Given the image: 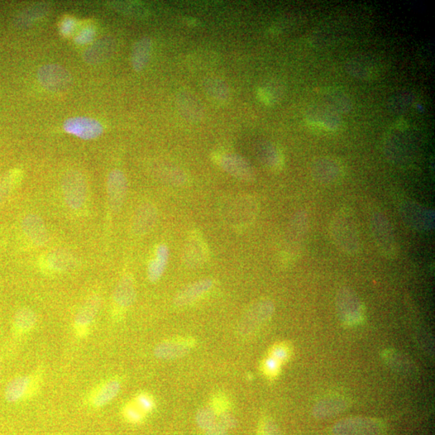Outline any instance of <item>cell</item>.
<instances>
[{
    "instance_id": "1",
    "label": "cell",
    "mask_w": 435,
    "mask_h": 435,
    "mask_svg": "<svg viewBox=\"0 0 435 435\" xmlns=\"http://www.w3.org/2000/svg\"><path fill=\"white\" fill-rule=\"evenodd\" d=\"M332 240L339 251L349 256L361 252L362 241L355 219L348 210H341L332 218L329 227Z\"/></svg>"
},
{
    "instance_id": "2",
    "label": "cell",
    "mask_w": 435,
    "mask_h": 435,
    "mask_svg": "<svg viewBox=\"0 0 435 435\" xmlns=\"http://www.w3.org/2000/svg\"><path fill=\"white\" fill-rule=\"evenodd\" d=\"M370 232L375 245L386 259L394 260L399 255V245L388 217L378 208L369 210Z\"/></svg>"
},
{
    "instance_id": "3",
    "label": "cell",
    "mask_w": 435,
    "mask_h": 435,
    "mask_svg": "<svg viewBox=\"0 0 435 435\" xmlns=\"http://www.w3.org/2000/svg\"><path fill=\"white\" fill-rule=\"evenodd\" d=\"M61 190L67 208L72 210L83 208L88 198V183L82 172L67 171L61 181Z\"/></svg>"
},
{
    "instance_id": "4",
    "label": "cell",
    "mask_w": 435,
    "mask_h": 435,
    "mask_svg": "<svg viewBox=\"0 0 435 435\" xmlns=\"http://www.w3.org/2000/svg\"><path fill=\"white\" fill-rule=\"evenodd\" d=\"M385 425L381 420L352 417L339 421L332 429L334 435H384Z\"/></svg>"
},
{
    "instance_id": "5",
    "label": "cell",
    "mask_w": 435,
    "mask_h": 435,
    "mask_svg": "<svg viewBox=\"0 0 435 435\" xmlns=\"http://www.w3.org/2000/svg\"><path fill=\"white\" fill-rule=\"evenodd\" d=\"M336 307L339 318L347 326H354L364 320V305L351 289L339 290L336 297Z\"/></svg>"
},
{
    "instance_id": "6",
    "label": "cell",
    "mask_w": 435,
    "mask_h": 435,
    "mask_svg": "<svg viewBox=\"0 0 435 435\" xmlns=\"http://www.w3.org/2000/svg\"><path fill=\"white\" fill-rule=\"evenodd\" d=\"M274 310V304L271 300L257 301L243 314L239 323V332L242 336H250L254 333L272 317Z\"/></svg>"
},
{
    "instance_id": "7",
    "label": "cell",
    "mask_w": 435,
    "mask_h": 435,
    "mask_svg": "<svg viewBox=\"0 0 435 435\" xmlns=\"http://www.w3.org/2000/svg\"><path fill=\"white\" fill-rule=\"evenodd\" d=\"M401 218L408 226L417 231L427 232L434 226V212L410 200H405L399 205Z\"/></svg>"
},
{
    "instance_id": "8",
    "label": "cell",
    "mask_w": 435,
    "mask_h": 435,
    "mask_svg": "<svg viewBox=\"0 0 435 435\" xmlns=\"http://www.w3.org/2000/svg\"><path fill=\"white\" fill-rule=\"evenodd\" d=\"M37 79L43 88L54 93L65 92L72 83L70 72L55 64L42 65L38 70Z\"/></svg>"
},
{
    "instance_id": "9",
    "label": "cell",
    "mask_w": 435,
    "mask_h": 435,
    "mask_svg": "<svg viewBox=\"0 0 435 435\" xmlns=\"http://www.w3.org/2000/svg\"><path fill=\"white\" fill-rule=\"evenodd\" d=\"M310 171L314 179L323 185L336 184L341 181L344 175L341 162L331 156L315 159L310 166Z\"/></svg>"
},
{
    "instance_id": "10",
    "label": "cell",
    "mask_w": 435,
    "mask_h": 435,
    "mask_svg": "<svg viewBox=\"0 0 435 435\" xmlns=\"http://www.w3.org/2000/svg\"><path fill=\"white\" fill-rule=\"evenodd\" d=\"M102 301L99 295L90 296L79 309L74 318V331L79 338L87 336L101 308Z\"/></svg>"
},
{
    "instance_id": "11",
    "label": "cell",
    "mask_w": 435,
    "mask_h": 435,
    "mask_svg": "<svg viewBox=\"0 0 435 435\" xmlns=\"http://www.w3.org/2000/svg\"><path fill=\"white\" fill-rule=\"evenodd\" d=\"M309 126L318 131L334 132L341 126V117L329 106L316 107L308 112Z\"/></svg>"
},
{
    "instance_id": "12",
    "label": "cell",
    "mask_w": 435,
    "mask_h": 435,
    "mask_svg": "<svg viewBox=\"0 0 435 435\" xmlns=\"http://www.w3.org/2000/svg\"><path fill=\"white\" fill-rule=\"evenodd\" d=\"M64 130L83 140H92L103 132L102 124L97 119L79 117L67 119L63 124Z\"/></svg>"
},
{
    "instance_id": "13",
    "label": "cell",
    "mask_w": 435,
    "mask_h": 435,
    "mask_svg": "<svg viewBox=\"0 0 435 435\" xmlns=\"http://www.w3.org/2000/svg\"><path fill=\"white\" fill-rule=\"evenodd\" d=\"M128 180L121 170H114L108 175L107 190L110 208L114 212L121 210L128 194Z\"/></svg>"
},
{
    "instance_id": "14",
    "label": "cell",
    "mask_w": 435,
    "mask_h": 435,
    "mask_svg": "<svg viewBox=\"0 0 435 435\" xmlns=\"http://www.w3.org/2000/svg\"><path fill=\"white\" fill-rule=\"evenodd\" d=\"M219 165L227 173L241 181H252L255 179V172L252 166L240 155H223L219 160Z\"/></svg>"
},
{
    "instance_id": "15",
    "label": "cell",
    "mask_w": 435,
    "mask_h": 435,
    "mask_svg": "<svg viewBox=\"0 0 435 435\" xmlns=\"http://www.w3.org/2000/svg\"><path fill=\"white\" fill-rule=\"evenodd\" d=\"M157 218H159V212L154 204L146 203L141 205L132 219V232L136 236L145 235L154 228Z\"/></svg>"
},
{
    "instance_id": "16",
    "label": "cell",
    "mask_w": 435,
    "mask_h": 435,
    "mask_svg": "<svg viewBox=\"0 0 435 435\" xmlns=\"http://www.w3.org/2000/svg\"><path fill=\"white\" fill-rule=\"evenodd\" d=\"M38 381L35 376H19L8 384L6 390V398L8 403H14L27 398L36 392Z\"/></svg>"
},
{
    "instance_id": "17",
    "label": "cell",
    "mask_w": 435,
    "mask_h": 435,
    "mask_svg": "<svg viewBox=\"0 0 435 435\" xmlns=\"http://www.w3.org/2000/svg\"><path fill=\"white\" fill-rule=\"evenodd\" d=\"M208 256V248L203 239L193 233L185 243L183 251L185 264L192 269L203 265Z\"/></svg>"
},
{
    "instance_id": "18",
    "label": "cell",
    "mask_w": 435,
    "mask_h": 435,
    "mask_svg": "<svg viewBox=\"0 0 435 435\" xmlns=\"http://www.w3.org/2000/svg\"><path fill=\"white\" fill-rule=\"evenodd\" d=\"M21 227L23 233L36 246H44L49 241V233L44 221L35 214H28L23 219Z\"/></svg>"
},
{
    "instance_id": "19",
    "label": "cell",
    "mask_w": 435,
    "mask_h": 435,
    "mask_svg": "<svg viewBox=\"0 0 435 435\" xmlns=\"http://www.w3.org/2000/svg\"><path fill=\"white\" fill-rule=\"evenodd\" d=\"M214 281L212 279H203L186 286L176 295L174 303L176 307H183L195 302L212 288Z\"/></svg>"
},
{
    "instance_id": "20",
    "label": "cell",
    "mask_w": 435,
    "mask_h": 435,
    "mask_svg": "<svg viewBox=\"0 0 435 435\" xmlns=\"http://www.w3.org/2000/svg\"><path fill=\"white\" fill-rule=\"evenodd\" d=\"M116 48V43L111 37H104L93 43L83 54V59L90 65H98L111 57Z\"/></svg>"
},
{
    "instance_id": "21",
    "label": "cell",
    "mask_w": 435,
    "mask_h": 435,
    "mask_svg": "<svg viewBox=\"0 0 435 435\" xmlns=\"http://www.w3.org/2000/svg\"><path fill=\"white\" fill-rule=\"evenodd\" d=\"M121 390V382L117 380H110L104 382V383L97 386L90 394V403L94 407H103L117 398Z\"/></svg>"
},
{
    "instance_id": "22",
    "label": "cell",
    "mask_w": 435,
    "mask_h": 435,
    "mask_svg": "<svg viewBox=\"0 0 435 435\" xmlns=\"http://www.w3.org/2000/svg\"><path fill=\"white\" fill-rule=\"evenodd\" d=\"M349 405L348 400L341 396H330L314 405L313 415L318 419L333 417L345 410Z\"/></svg>"
},
{
    "instance_id": "23",
    "label": "cell",
    "mask_w": 435,
    "mask_h": 435,
    "mask_svg": "<svg viewBox=\"0 0 435 435\" xmlns=\"http://www.w3.org/2000/svg\"><path fill=\"white\" fill-rule=\"evenodd\" d=\"M77 265V259L74 254L65 250L52 251L44 261V267L54 272H63L74 270Z\"/></svg>"
},
{
    "instance_id": "24",
    "label": "cell",
    "mask_w": 435,
    "mask_h": 435,
    "mask_svg": "<svg viewBox=\"0 0 435 435\" xmlns=\"http://www.w3.org/2000/svg\"><path fill=\"white\" fill-rule=\"evenodd\" d=\"M136 286L131 276H123L114 291V302L118 307H130L136 300Z\"/></svg>"
},
{
    "instance_id": "25",
    "label": "cell",
    "mask_w": 435,
    "mask_h": 435,
    "mask_svg": "<svg viewBox=\"0 0 435 435\" xmlns=\"http://www.w3.org/2000/svg\"><path fill=\"white\" fill-rule=\"evenodd\" d=\"M176 105L183 116L191 122H199L203 117L202 105L192 94L180 92L176 97Z\"/></svg>"
},
{
    "instance_id": "26",
    "label": "cell",
    "mask_w": 435,
    "mask_h": 435,
    "mask_svg": "<svg viewBox=\"0 0 435 435\" xmlns=\"http://www.w3.org/2000/svg\"><path fill=\"white\" fill-rule=\"evenodd\" d=\"M256 154L261 163L271 171L281 170L284 165L283 156L274 143H262L257 147Z\"/></svg>"
},
{
    "instance_id": "27",
    "label": "cell",
    "mask_w": 435,
    "mask_h": 435,
    "mask_svg": "<svg viewBox=\"0 0 435 435\" xmlns=\"http://www.w3.org/2000/svg\"><path fill=\"white\" fill-rule=\"evenodd\" d=\"M190 346L183 341H165L156 345L154 356L161 361H174L188 355Z\"/></svg>"
},
{
    "instance_id": "28",
    "label": "cell",
    "mask_w": 435,
    "mask_h": 435,
    "mask_svg": "<svg viewBox=\"0 0 435 435\" xmlns=\"http://www.w3.org/2000/svg\"><path fill=\"white\" fill-rule=\"evenodd\" d=\"M50 12V7L47 3H40L23 9L14 20V23L19 28L30 27L41 19L45 17Z\"/></svg>"
},
{
    "instance_id": "29",
    "label": "cell",
    "mask_w": 435,
    "mask_h": 435,
    "mask_svg": "<svg viewBox=\"0 0 435 435\" xmlns=\"http://www.w3.org/2000/svg\"><path fill=\"white\" fill-rule=\"evenodd\" d=\"M152 50V42L149 37H143L134 45L131 63L134 70L141 72L149 63Z\"/></svg>"
},
{
    "instance_id": "30",
    "label": "cell",
    "mask_w": 435,
    "mask_h": 435,
    "mask_svg": "<svg viewBox=\"0 0 435 435\" xmlns=\"http://www.w3.org/2000/svg\"><path fill=\"white\" fill-rule=\"evenodd\" d=\"M347 70L354 77L361 79H372L380 73L378 65L366 57H358L349 61Z\"/></svg>"
},
{
    "instance_id": "31",
    "label": "cell",
    "mask_w": 435,
    "mask_h": 435,
    "mask_svg": "<svg viewBox=\"0 0 435 435\" xmlns=\"http://www.w3.org/2000/svg\"><path fill=\"white\" fill-rule=\"evenodd\" d=\"M203 89L208 97L215 103L223 104L230 99V89L221 79L208 78L204 80Z\"/></svg>"
},
{
    "instance_id": "32",
    "label": "cell",
    "mask_w": 435,
    "mask_h": 435,
    "mask_svg": "<svg viewBox=\"0 0 435 435\" xmlns=\"http://www.w3.org/2000/svg\"><path fill=\"white\" fill-rule=\"evenodd\" d=\"M170 251L168 247L161 245L156 248V257L152 260L148 269V276L151 282L160 280L168 263Z\"/></svg>"
},
{
    "instance_id": "33",
    "label": "cell",
    "mask_w": 435,
    "mask_h": 435,
    "mask_svg": "<svg viewBox=\"0 0 435 435\" xmlns=\"http://www.w3.org/2000/svg\"><path fill=\"white\" fill-rule=\"evenodd\" d=\"M37 316L32 310L22 308L18 310L13 318L14 328L18 334H25L35 327Z\"/></svg>"
},
{
    "instance_id": "34",
    "label": "cell",
    "mask_w": 435,
    "mask_h": 435,
    "mask_svg": "<svg viewBox=\"0 0 435 435\" xmlns=\"http://www.w3.org/2000/svg\"><path fill=\"white\" fill-rule=\"evenodd\" d=\"M282 94H283V88L281 83L276 82V81L266 83L258 89L257 92L258 98L261 101L269 105V106L279 102L282 97Z\"/></svg>"
},
{
    "instance_id": "35",
    "label": "cell",
    "mask_w": 435,
    "mask_h": 435,
    "mask_svg": "<svg viewBox=\"0 0 435 435\" xmlns=\"http://www.w3.org/2000/svg\"><path fill=\"white\" fill-rule=\"evenodd\" d=\"M21 178L22 172L17 169L8 172L0 178V205L6 202Z\"/></svg>"
},
{
    "instance_id": "36",
    "label": "cell",
    "mask_w": 435,
    "mask_h": 435,
    "mask_svg": "<svg viewBox=\"0 0 435 435\" xmlns=\"http://www.w3.org/2000/svg\"><path fill=\"white\" fill-rule=\"evenodd\" d=\"M160 176L162 179L174 185H183L186 183L188 176L183 170L174 165H165L160 170Z\"/></svg>"
},
{
    "instance_id": "37",
    "label": "cell",
    "mask_w": 435,
    "mask_h": 435,
    "mask_svg": "<svg viewBox=\"0 0 435 435\" xmlns=\"http://www.w3.org/2000/svg\"><path fill=\"white\" fill-rule=\"evenodd\" d=\"M327 99L329 101L327 106L332 108L337 112H348L352 108L350 99L343 93H330L328 94Z\"/></svg>"
},
{
    "instance_id": "38",
    "label": "cell",
    "mask_w": 435,
    "mask_h": 435,
    "mask_svg": "<svg viewBox=\"0 0 435 435\" xmlns=\"http://www.w3.org/2000/svg\"><path fill=\"white\" fill-rule=\"evenodd\" d=\"M196 422L201 429L205 430L216 423V414L212 408H202L196 415Z\"/></svg>"
},
{
    "instance_id": "39",
    "label": "cell",
    "mask_w": 435,
    "mask_h": 435,
    "mask_svg": "<svg viewBox=\"0 0 435 435\" xmlns=\"http://www.w3.org/2000/svg\"><path fill=\"white\" fill-rule=\"evenodd\" d=\"M258 435H281V432L274 420L265 418L260 424Z\"/></svg>"
},
{
    "instance_id": "40",
    "label": "cell",
    "mask_w": 435,
    "mask_h": 435,
    "mask_svg": "<svg viewBox=\"0 0 435 435\" xmlns=\"http://www.w3.org/2000/svg\"><path fill=\"white\" fill-rule=\"evenodd\" d=\"M145 413L138 407L137 405H128L124 409V416L129 422L138 423L141 422Z\"/></svg>"
},
{
    "instance_id": "41",
    "label": "cell",
    "mask_w": 435,
    "mask_h": 435,
    "mask_svg": "<svg viewBox=\"0 0 435 435\" xmlns=\"http://www.w3.org/2000/svg\"><path fill=\"white\" fill-rule=\"evenodd\" d=\"M95 36V30L93 27H87L83 28L82 31H81L78 36L75 37L76 44L78 45H85L88 43L92 42L94 40V37Z\"/></svg>"
},
{
    "instance_id": "42",
    "label": "cell",
    "mask_w": 435,
    "mask_h": 435,
    "mask_svg": "<svg viewBox=\"0 0 435 435\" xmlns=\"http://www.w3.org/2000/svg\"><path fill=\"white\" fill-rule=\"evenodd\" d=\"M114 6H117L119 11L128 14V15H141V7L132 3L114 2Z\"/></svg>"
},
{
    "instance_id": "43",
    "label": "cell",
    "mask_w": 435,
    "mask_h": 435,
    "mask_svg": "<svg viewBox=\"0 0 435 435\" xmlns=\"http://www.w3.org/2000/svg\"><path fill=\"white\" fill-rule=\"evenodd\" d=\"M77 22L73 17H66L61 21L60 25V31L63 36H70L75 30Z\"/></svg>"
},
{
    "instance_id": "44",
    "label": "cell",
    "mask_w": 435,
    "mask_h": 435,
    "mask_svg": "<svg viewBox=\"0 0 435 435\" xmlns=\"http://www.w3.org/2000/svg\"><path fill=\"white\" fill-rule=\"evenodd\" d=\"M136 404L143 413L150 412V411L154 409V401H152L150 396L146 394H141L140 396H138Z\"/></svg>"
},
{
    "instance_id": "45",
    "label": "cell",
    "mask_w": 435,
    "mask_h": 435,
    "mask_svg": "<svg viewBox=\"0 0 435 435\" xmlns=\"http://www.w3.org/2000/svg\"><path fill=\"white\" fill-rule=\"evenodd\" d=\"M280 362L277 361L276 358L270 356L266 358L264 364L265 370L267 374L270 376H274L279 372Z\"/></svg>"
},
{
    "instance_id": "46",
    "label": "cell",
    "mask_w": 435,
    "mask_h": 435,
    "mask_svg": "<svg viewBox=\"0 0 435 435\" xmlns=\"http://www.w3.org/2000/svg\"><path fill=\"white\" fill-rule=\"evenodd\" d=\"M218 423L223 425L227 429L235 428L237 425L236 419L232 414L224 412L219 416Z\"/></svg>"
},
{
    "instance_id": "47",
    "label": "cell",
    "mask_w": 435,
    "mask_h": 435,
    "mask_svg": "<svg viewBox=\"0 0 435 435\" xmlns=\"http://www.w3.org/2000/svg\"><path fill=\"white\" fill-rule=\"evenodd\" d=\"M271 356L277 361H284L289 356V349L284 345L276 346L272 349Z\"/></svg>"
},
{
    "instance_id": "48",
    "label": "cell",
    "mask_w": 435,
    "mask_h": 435,
    "mask_svg": "<svg viewBox=\"0 0 435 435\" xmlns=\"http://www.w3.org/2000/svg\"><path fill=\"white\" fill-rule=\"evenodd\" d=\"M205 435H227V429L216 422L212 427L205 430Z\"/></svg>"
}]
</instances>
